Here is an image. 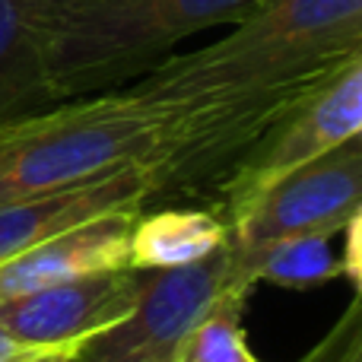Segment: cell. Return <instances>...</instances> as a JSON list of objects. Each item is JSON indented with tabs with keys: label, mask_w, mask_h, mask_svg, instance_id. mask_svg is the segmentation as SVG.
I'll return each instance as SVG.
<instances>
[{
	"label": "cell",
	"mask_w": 362,
	"mask_h": 362,
	"mask_svg": "<svg viewBox=\"0 0 362 362\" xmlns=\"http://www.w3.org/2000/svg\"><path fill=\"white\" fill-rule=\"evenodd\" d=\"M362 54V0H261L223 38L169 54L134 86L165 102L315 89Z\"/></svg>",
	"instance_id": "1"
},
{
	"label": "cell",
	"mask_w": 362,
	"mask_h": 362,
	"mask_svg": "<svg viewBox=\"0 0 362 362\" xmlns=\"http://www.w3.org/2000/svg\"><path fill=\"white\" fill-rule=\"evenodd\" d=\"M185 102L156 99L127 83L4 124L0 204L86 185L131 165L153 172L159 197V172L185 131Z\"/></svg>",
	"instance_id": "2"
},
{
	"label": "cell",
	"mask_w": 362,
	"mask_h": 362,
	"mask_svg": "<svg viewBox=\"0 0 362 362\" xmlns=\"http://www.w3.org/2000/svg\"><path fill=\"white\" fill-rule=\"evenodd\" d=\"M261 0H42L45 74L57 102L121 89L178 42L232 29Z\"/></svg>",
	"instance_id": "3"
},
{
	"label": "cell",
	"mask_w": 362,
	"mask_h": 362,
	"mask_svg": "<svg viewBox=\"0 0 362 362\" xmlns=\"http://www.w3.org/2000/svg\"><path fill=\"white\" fill-rule=\"evenodd\" d=\"M232 245L175 270H144L137 305L121 325L80 346L74 362H175L185 337L229 296H251Z\"/></svg>",
	"instance_id": "4"
},
{
	"label": "cell",
	"mask_w": 362,
	"mask_h": 362,
	"mask_svg": "<svg viewBox=\"0 0 362 362\" xmlns=\"http://www.w3.org/2000/svg\"><path fill=\"white\" fill-rule=\"evenodd\" d=\"M362 210V134L289 169L238 206L229 223L235 257H251L293 235H337Z\"/></svg>",
	"instance_id": "5"
},
{
	"label": "cell",
	"mask_w": 362,
	"mask_h": 362,
	"mask_svg": "<svg viewBox=\"0 0 362 362\" xmlns=\"http://www.w3.org/2000/svg\"><path fill=\"white\" fill-rule=\"evenodd\" d=\"M356 134H362V54L327 76L286 121H280L267 137L257 140L219 178L223 219H229L238 206L261 194L270 181Z\"/></svg>",
	"instance_id": "6"
},
{
	"label": "cell",
	"mask_w": 362,
	"mask_h": 362,
	"mask_svg": "<svg viewBox=\"0 0 362 362\" xmlns=\"http://www.w3.org/2000/svg\"><path fill=\"white\" fill-rule=\"evenodd\" d=\"M144 270H95L76 280L0 302V325L42 353H70L112 331L137 305Z\"/></svg>",
	"instance_id": "7"
},
{
	"label": "cell",
	"mask_w": 362,
	"mask_h": 362,
	"mask_svg": "<svg viewBox=\"0 0 362 362\" xmlns=\"http://www.w3.org/2000/svg\"><path fill=\"white\" fill-rule=\"evenodd\" d=\"M156 197V178L146 165L118 169L105 178L64 191L16 197L0 204V264L45 242L61 229L121 210H144Z\"/></svg>",
	"instance_id": "8"
},
{
	"label": "cell",
	"mask_w": 362,
	"mask_h": 362,
	"mask_svg": "<svg viewBox=\"0 0 362 362\" xmlns=\"http://www.w3.org/2000/svg\"><path fill=\"white\" fill-rule=\"evenodd\" d=\"M140 210L105 213L48 235L0 264V302L48 289L95 270L131 267V229Z\"/></svg>",
	"instance_id": "9"
},
{
	"label": "cell",
	"mask_w": 362,
	"mask_h": 362,
	"mask_svg": "<svg viewBox=\"0 0 362 362\" xmlns=\"http://www.w3.org/2000/svg\"><path fill=\"white\" fill-rule=\"evenodd\" d=\"M42 0H0V127L54 105L45 74Z\"/></svg>",
	"instance_id": "10"
},
{
	"label": "cell",
	"mask_w": 362,
	"mask_h": 362,
	"mask_svg": "<svg viewBox=\"0 0 362 362\" xmlns=\"http://www.w3.org/2000/svg\"><path fill=\"white\" fill-rule=\"evenodd\" d=\"M229 245V223L216 210L165 206L137 213L131 229V267L175 270L206 261Z\"/></svg>",
	"instance_id": "11"
},
{
	"label": "cell",
	"mask_w": 362,
	"mask_h": 362,
	"mask_svg": "<svg viewBox=\"0 0 362 362\" xmlns=\"http://www.w3.org/2000/svg\"><path fill=\"white\" fill-rule=\"evenodd\" d=\"M331 238L334 235H293L251 257H235V264L255 286L270 283L280 289H315L344 276Z\"/></svg>",
	"instance_id": "12"
},
{
	"label": "cell",
	"mask_w": 362,
	"mask_h": 362,
	"mask_svg": "<svg viewBox=\"0 0 362 362\" xmlns=\"http://www.w3.org/2000/svg\"><path fill=\"white\" fill-rule=\"evenodd\" d=\"M248 296H229L185 337L175 362H257L245 340L242 308Z\"/></svg>",
	"instance_id": "13"
},
{
	"label": "cell",
	"mask_w": 362,
	"mask_h": 362,
	"mask_svg": "<svg viewBox=\"0 0 362 362\" xmlns=\"http://www.w3.org/2000/svg\"><path fill=\"white\" fill-rule=\"evenodd\" d=\"M302 362H362V296L353 299L325 344L315 346Z\"/></svg>",
	"instance_id": "14"
},
{
	"label": "cell",
	"mask_w": 362,
	"mask_h": 362,
	"mask_svg": "<svg viewBox=\"0 0 362 362\" xmlns=\"http://www.w3.org/2000/svg\"><path fill=\"white\" fill-rule=\"evenodd\" d=\"M340 232H344V255H340V267H344V276L350 280L353 293L362 296V210L353 213Z\"/></svg>",
	"instance_id": "15"
},
{
	"label": "cell",
	"mask_w": 362,
	"mask_h": 362,
	"mask_svg": "<svg viewBox=\"0 0 362 362\" xmlns=\"http://www.w3.org/2000/svg\"><path fill=\"white\" fill-rule=\"evenodd\" d=\"M42 356H54V353H42V350H35V346H25L23 340H16L0 325V362H32Z\"/></svg>",
	"instance_id": "16"
},
{
	"label": "cell",
	"mask_w": 362,
	"mask_h": 362,
	"mask_svg": "<svg viewBox=\"0 0 362 362\" xmlns=\"http://www.w3.org/2000/svg\"><path fill=\"white\" fill-rule=\"evenodd\" d=\"M32 362H74L70 353H54V356H42V359H32Z\"/></svg>",
	"instance_id": "17"
}]
</instances>
